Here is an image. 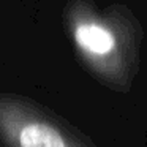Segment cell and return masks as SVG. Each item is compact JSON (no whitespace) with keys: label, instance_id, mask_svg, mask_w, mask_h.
Wrapping results in <instances>:
<instances>
[{"label":"cell","instance_id":"cell-1","mask_svg":"<svg viewBox=\"0 0 147 147\" xmlns=\"http://www.w3.org/2000/svg\"><path fill=\"white\" fill-rule=\"evenodd\" d=\"M63 14L67 32L86 63L103 76L127 73L141 33L138 21L127 8H98L93 0H70Z\"/></svg>","mask_w":147,"mask_h":147},{"label":"cell","instance_id":"cell-2","mask_svg":"<svg viewBox=\"0 0 147 147\" xmlns=\"http://www.w3.org/2000/svg\"><path fill=\"white\" fill-rule=\"evenodd\" d=\"M19 147H70L63 134L45 120H27L18 133Z\"/></svg>","mask_w":147,"mask_h":147}]
</instances>
